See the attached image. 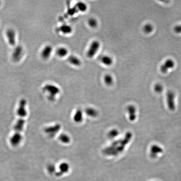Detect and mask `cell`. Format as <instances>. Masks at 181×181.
I'll list each match as a JSON object with an SVG mask.
<instances>
[{"label": "cell", "instance_id": "cell-1", "mask_svg": "<svg viewBox=\"0 0 181 181\" xmlns=\"http://www.w3.org/2000/svg\"><path fill=\"white\" fill-rule=\"evenodd\" d=\"M100 47V43L98 40H94L90 43L86 55L88 57L91 58L96 55Z\"/></svg>", "mask_w": 181, "mask_h": 181}, {"label": "cell", "instance_id": "cell-2", "mask_svg": "<svg viewBox=\"0 0 181 181\" xmlns=\"http://www.w3.org/2000/svg\"><path fill=\"white\" fill-rule=\"evenodd\" d=\"M175 66V63L174 61L171 59H168L160 67V71L164 73H165L168 71L169 69L174 68Z\"/></svg>", "mask_w": 181, "mask_h": 181}, {"label": "cell", "instance_id": "cell-3", "mask_svg": "<svg viewBox=\"0 0 181 181\" xmlns=\"http://www.w3.org/2000/svg\"><path fill=\"white\" fill-rule=\"evenodd\" d=\"M100 61L105 66H110L113 63V58L108 55H103L100 57Z\"/></svg>", "mask_w": 181, "mask_h": 181}, {"label": "cell", "instance_id": "cell-4", "mask_svg": "<svg viewBox=\"0 0 181 181\" xmlns=\"http://www.w3.org/2000/svg\"><path fill=\"white\" fill-rule=\"evenodd\" d=\"M6 36L9 43L11 45H14L16 43V35L15 32L12 29L8 30L6 32Z\"/></svg>", "mask_w": 181, "mask_h": 181}, {"label": "cell", "instance_id": "cell-5", "mask_svg": "<svg viewBox=\"0 0 181 181\" xmlns=\"http://www.w3.org/2000/svg\"><path fill=\"white\" fill-rule=\"evenodd\" d=\"M175 97V94L172 91H169L167 94V101L169 105V107L170 109H174V98Z\"/></svg>", "mask_w": 181, "mask_h": 181}, {"label": "cell", "instance_id": "cell-6", "mask_svg": "<svg viewBox=\"0 0 181 181\" xmlns=\"http://www.w3.org/2000/svg\"><path fill=\"white\" fill-rule=\"evenodd\" d=\"M52 48L50 46L45 47L42 52V56L44 59H48L51 55L52 52Z\"/></svg>", "mask_w": 181, "mask_h": 181}, {"label": "cell", "instance_id": "cell-7", "mask_svg": "<svg viewBox=\"0 0 181 181\" xmlns=\"http://www.w3.org/2000/svg\"><path fill=\"white\" fill-rule=\"evenodd\" d=\"M68 61L73 66H79L82 64L80 59L75 55H71L68 57Z\"/></svg>", "mask_w": 181, "mask_h": 181}, {"label": "cell", "instance_id": "cell-8", "mask_svg": "<svg viewBox=\"0 0 181 181\" xmlns=\"http://www.w3.org/2000/svg\"><path fill=\"white\" fill-rule=\"evenodd\" d=\"M128 112L130 120H134L136 118V109L134 106H130L128 107Z\"/></svg>", "mask_w": 181, "mask_h": 181}, {"label": "cell", "instance_id": "cell-9", "mask_svg": "<svg viewBox=\"0 0 181 181\" xmlns=\"http://www.w3.org/2000/svg\"><path fill=\"white\" fill-rule=\"evenodd\" d=\"M162 149L160 147L157 146H154L151 148V154L152 157H156L157 154L162 153Z\"/></svg>", "mask_w": 181, "mask_h": 181}, {"label": "cell", "instance_id": "cell-10", "mask_svg": "<svg viewBox=\"0 0 181 181\" xmlns=\"http://www.w3.org/2000/svg\"><path fill=\"white\" fill-rule=\"evenodd\" d=\"M68 50L66 48L61 47L57 50V54L61 57H64L68 54Z\"/></svg>", "mask_w": 181, "mask_h": 181}, {"label": "cell", "instance_id": "cell-11", "mask_svg": "<svg viewBox=\"0 0 181 181\" xmlns=\"http://www.w3.org/2000/svg\"><path fill=\"white\" fill-rule=\"evenodd\" d=\"M104 81L106 85L107 86H111L113 84V77L110 74H106L104 77Z\"/></svg>", "mask_w": 181, "mask_h": 181}, {"label": "cell", "instance_id": "cell-12", "mask_svg": "<svg viewBox=\"0 0 181 181\" xmlns=\"http://www.w3.org/2000/svg\"><path fill=\"white\" fill-rule=\"evenodd\" d=\"M86 112L88 115L92 117H96L98 114L97 111L93 108H88L86 109Z\"/></svg>", "mask_w": 181, "mask_h": 181}, {"label": "cell", "instance_id": "cell-13", "mask_svg": "<svg viewBox=\"0 0 181 181\" xmlns=\"http://www.w3.org/2000/svg\"><path fill=\"white\" fill-rule=\"evenodd\" d=\"M74 119L77 122H81L83 119V113L81 110H78L75 113Z\"/></svg>", "mask_w": 181, "mask_h": 181}, {"label": "cell", "instance_id": "cell-14", "mask_svg": "<svg viewBox=\"0 0 181 181\" xmlns=\"http://www.w3.org/2000/svg\"><path fill=\"white\" fill-rule=\"evenodd\" d=\"M88 23L90 27L95 28L97 26L98 22L97 20L94 18H91L88 20Z\"/></svg>", "mask_w": 181, "mask_h": 181}, {"label": "cell", "instance_id": "cell-15", "mask_svg": "<svg viewBox=\"0 0 181 181\" xmlns=\"http://www.w3.org/2000/svg\"><path fill=\"white\" fill-rule=\"evenodd\" d=\"M144 32H145L146 33H151L153 32V27L152 24H146L144 27Z\"/></svg>", "mask_w": 181, "mask_h": 181}, {"label": "cell", "instance_id": "cell-16", "mask_svg": "<svg viewBox=\"0 0 181 181\" xmlns=\"http://www.w3.org/2000/svg\"><path fill=\"white\" fill-rule=\"evenodd\" d=\"M60 168L61 173H65L68 171L69 166L66 164H63L60 166Z\"/></svg>", "mask_w": 181, "mask_h": 181}, {"label": "cell", "instance_id": "cell-17", "mask_svg": "<svg viewBox=\"0 0 181 181\" xmlns=\"http://www.w3.org/2000/svg\"><path fill=\"white\" fill-rule=\"evenodd\" d=\"M77 7L79 9V11H85L87 9L86 4L85 3L80 2L77 4Z\"/></svg>", "mask_w": 181, "mask_h": 181}, {"label": "cell", "instance_id": "cell-18", "mask_svg": "<svg viewBox=\"0 0 181 181\" xmlns=\"http://www.w3.org/2000/svg\"><path fill=\"white\" fill-rule=\"evenodd\" d=\"M118 134L119 133L118 130L115 129H113L109 132V137L111 138H114L118 135Z\"/></svg>", "mask_w": 181, "mask_h": 181}, {"label": "cell", "instance_id": "cell-19", "mask_svg": "<svg viewBox=\"0 0 181 181\" xmlns=\"http://www.w3.org/2000/svg\"><path fill=\"white\" fill-rule=\"evenodd\" d=\"M163 86L161 84H157L154 86V90L157 93L162 92L163 91Z\"/></svg>", "mask_w": 181, "mask_h": 181}, {"label": "cell", "instance_id": "cell-20", "mask_svg": "<svg viewBox=\"0 0 181 181\" xmlns=\"http://www.w3.org/2000/svg\"><path fill=\"white\" fill-rule=\"evenodd\" d=\"M174 31L176 33H181V24L179 25H176L174 27Z\"/></svg>", "mask_w": 181, "mask_h": 181}]
</instances>
